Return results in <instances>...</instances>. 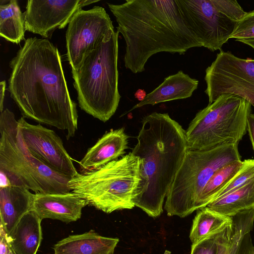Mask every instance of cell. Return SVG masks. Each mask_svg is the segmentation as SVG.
<instances>
[{"mask_svg":"<svg viewBox=\"0 0 254 254\" xmlns=\"http://www.w3.org/2000/svg\"><path fill=\"white\" fill-rule=\"evenodd\" d=\"M8 91L22 117L66 131L77 129L76 104L70 98L58 48L30 37L9 62Z\"/></svg>","mask_w":254,"mask_h":254,"instance_id":"obj_1","label":"cell"},{"mask_svg":"<svg viewBox=\"0 0 254 254\" xmlns=\"http://www.w3.org/2000/svg\"><path fill=\"white\" fill-rule=\"evenodd\" d=\"M126 42L124 63L133 73L142 72L149 59L160 52L184 54L201 47L185 21L177 0H126L107 3Z\"/></svg>","mask_w":254,"mask_h":254,"instance_id":"obj_2","label":"cell"},{"mask_svg":"<svg viewBox=\"0 0 254 254\" xmlns=\"http://www.w3.org/2000/svg\"><path fill=\"white\" fill-rule=\"evenodd\" d=\"M131 152L141 161L135 206L157 217L188 150L186 130L167 113H152L142 119Z\"/></svg>","mask_w":254,"mask_h":254,"instance_id":"obj_3","label":"cell"},{"mask_svg":"<svg viewBox=\"0 0 254 254\" xmlns=\"http://www.w3.org/2000/svg\"><path fill=\"white\" fill-rule=\"evenodd\" d=\"M111 30L97 47L71 69L73 86L80 109L102 122L115 113L121 96L118 89V37Z\"/></svg>","mask_w":254,"mask_h":254,"instance_id":"obj_4","label":"cell"},{"mask_svg":"<svg viewBox=\"0 0 254 254\" xmlns=\"http://www.w3.org/2000/svg\"><path fill=\"white\" fill-rule=\"evenodd\" d=\"M14 114L5 109L0 114V173L3 186L22 187L44 193H67L72 178L59 174L33 156L24 145Z\"/></svg>","mask_w":254,"mask_h":254,"instance_id":"obj_5","label":"cell"},{"mask_svg":"<svg viewBox=\"0 0 254 254\" xmlns=\"http://www.w3.org/2000/svg\"><path fill=\"white\" fill-rule=\"evenodd\" d=\"M140 158L131 152L99 169L78 173L68 182L72 191L88 205L106 213L130 209L140 180Z\"/></svg>","mask_w":254,"mask_h":254,"instance_id":"obj_6","label":"cell"},{"mask_svg":"<svg viewBox=\"0 0 254 254\" xmlns=\"http://www.w3.org/2000/svg\"><path fill=\"white\" fill-rule=\"evenodd\" d=\"M239 160L238 143L205 150H187L166 197L168 216L184 218L197 210L198 199L209 180L224 166Z\"/></svg>","mask_w":254,"mask_h":254,"instance_id":"obj_7","label":"cell"},{"mask_svg":"<svg viewBox=\"0 0 254 254\" xmlns=\"http://www.w3.org/2000/svg\"><path fill=\"white\" fill-rule=\"evenodd\" d=\"M252 105L244 98L225 94L200 110L186 130L188 150H205L238 143L247 131Z\"/></svg>","mask_w":254,"mask_h":254,"instance_id":"obj_8","label":"cell"},{"mask_svg":"<svg viewBox=\"0 0 254 254\" xmlns=\"http://www.w3.org/2000/svg\"><path fill=\"white\" fill-rule=\"evenodd\" d=\"M187 24L202 47L220 50L245 12L236 0H177Z\"/></svg>","mask_w":254,"mask_h":254,"instance_id":"obj_9","label":"cell"},{"mask_svg":"<svg viewBox=\"0 0 254 254\" xmlns=\"http://www.w3.org/2000/svg\"><path fill=\"white\" fill-rule=\"evenodd\" d=\"M208 104L225 94L240 96L254 107V59L221 51L205 70Z\"/></svg>","mask_w":254,"mask_h":254,"instance_id":"obj_10","label":"cell"},{"mask_svg":"<svg viewBox=\"0 0 254 254\" xmlns=\"http://www.w3.org/2000/svg\"><path fill=\"white\" fill-rule=\"evenodd\" d=\"M113 29L109 15L101 6L81 9L74 13L65 34L66 56L71 69H77L85 57Z\"/></svg>","mask_w":254,"mask_h":254,"instance_id":"obj_11","label":"cell"},{"mask_svg":"<svg viewBox=\"0 0 254 254\" xmlns=\"http://www.w3.org/2000/svg\"><path fill=\"white\" fill-rule=\"evenodd\" d=\"M17 127L25 146L35 158L54 171L72 178L78 173L61 137L53 130L41 125L18 120Z\"/></svg>","mask_w":254,"mask_h":254,"instance_id":"obj_12","label":"cell"},{"mask_svg":"<svg viewBox=\"0 0 254 254\" xmlns=\"http://www.w3.org/2000/svg\"><path fill=\"white\" fill-rule=\"evenodd\" d=\"M99 0H28L24 14L26 31L50 39L57 28L63 29L72 16L86 5Z\"/></svg>","mask_w":254,"mask_h":254,"instance_id":"obj_13","label":"cell"},{"mask_svg":"<svg viewBox=\"0 0 254 254\" xmlns=\"http://www.w3.org/2000/svg\"><path fill=\"white\" fill-rule=\"evenodd\" d=\"M86 201L76 193L33 194L32 208L40 218L60 220L65 223L76 221L81 218Z\"/></svg>","mask_w":254,"mask_h":254,"instance_id":"obj_14","label":"cell"},{"mask_svg":"<svg viewBox=\"0 0 254 254\" xmlns=\"http://www.w3.org/2000/svg\"><path fill=\"white\" fill-rule=\"evenodd\" d=\"M232 218V223L215 235L217 254H253L251 232L254 228V207L241 211Z\"/></svg>","mask_w":254,"mask_h":254,"instance_id":"obj_15","label":"cell"},{"mask_svg":"<svg viewBox=\"0 0 254 254\" xmlns=\"http://www.w3.org/2000/svg\"><path fill=\"white\" fill-rule=\"evenodd\" d=\"M128 148V136L121 127L106 132L88 149L79 162L83 173L95 171L126 153Z\"/></svg>","mask_w":254,"mask_h":254,"instance_id":"obj_16","label":"cell"},{"mask_svg":"<svg viewBox=\"0 0 254 254\" xmlns=\"http://www.w3.org/2000/svg\"><path fill=\"white\" fill-rule=\"evenodd\" d=\"M33 193L25 188L6 185L0 188V225L9 235L21 218L32 210Z\"/></svg>","mask_w":254,"mask_h":254,"instance_id":"obj_17","label":"cell"},{"mask_svg":"<svg viewBox=\"0 0 254 254\" xmlns=\"http://www.w3.org/2000/svg\"><path fill=\"white\" fill-rule=\"evenodd\" d=\"M198 80L182 70L164 78L163 82L123 115L137 108L190 97L197 88Z\"/></svg>","mask_w":254,"mask_h":254,"instance_id":"obj_18","label":"cell"},{"mask_svg":"<svg viewBox=\"0 0 254 254\" xmlns=\"http://www.w3.org/2000/svg\"><path fill=\"white\" fill-rule=\"evenodd\" d=\"M118 238L100 235L93 231L69 235L54 245V254H113Z\"/></svg>","mask_w":254,"mask_h":254,"instance_id":"obj_19","label":"cell"},{"mask_svg":"<svg viewBox=\"0 0 254 254\" xmlns=\"http://www.w3.org/2000/svg\"><path fill=\"white\" fill-rule=\"evenodd\" d=\"M42 220L32 210L26 213L9 234L15 254H36L42 240Z\"/></svg>","mask_w":254,"mask_h":254,"instance_id":"obj_20","label":"cell"},{"mask_svg":"<svg viewBox=\"0 0 254 254\" xmlns=\"http://www.w3.org/2000/svg\"><path fill=\"white\" fill-rule=\"evenodd\" d=\"M206 207L229 217L254 207V178L238 189L216 199Z\"/></svg>","mask_w":254,"mask_h":254,"instance_id":"obj_21","label":"cell"},{"mask_svg":"<svg viewBox=\"0 0 254 254\" xmlns=\"http://www.w3.org/2000/svg\"><path fill=\"white\" fill-rule=\"evenodd\" d=\"M233 222L232 217L213 211L206 207L198 210L190 229L189 238L196 244L223 230Z\"/></svg>","mask_w":254,"mask_h":254,"instance_id":"obj_22","label":"cell"},{"mask_svg":"<svg viewBox=\"0 0 254 254\" xmlns=\"http://www.w3.org/2000/svg\"><path fill=\"white\" fill-rule=\"evenodd\" d=\"M24 14L16 0L0 5V35L18 44L25 40Z\"/></svg>","mask_w":254,"mask_h":254,"instance_id":"obj_23","label":"cell"},{"mask_svg":"<svg viewBox=\"0 0 254 254\" xmlns=\"http://www.w3.org/2000/svg\"><path fill=\"white\" fill-rule=\"evenodd\" d=\"M243 161H236L218 170L209 180L198 199L196 210L206 207L240 170Z\"/></svg>","mask_w":254,"mask_h":254,"instance_id":"obj_24","label":"cell"},{"mask_svg":"<svg viewBox=\"0 0 254 254\" xmlns=\"http://www.w3.org/2000/svg\"><path fill=\"white\" fill-rule=\"evenodd\" d=\"M254 178V159L245 160L240 170L219 192L214 200L238 189Z\"/></svg>","mask_w":254,"mask_h":254,"instance_id":"obj_25","label":"cell"},{"mask_svg":"<svg viewBox=\"0 0 254 254\" xmlns=\"http://www.w3.org/2000/svg\"><path fill=\"white\" fill-rule=\"evenodd\" d=\"M254 38V10L248 12L238 21L230 39L241 40Z\"/></svg>","mask_w":254,"mask_h":254,"instance_id":"obj_26","label":"cell"},{"mask_svg":"<svg viewBox=\"0 0 254 254\" xmlns=\"http://www.w3.org/2000/svg\"><path fill=\"white\" fill-rule=\"evenodd\" d=\"M215 235L196 244H192L190 254H217Z\"/></svg>","mask_w":254,"mask_h":254,"instance_id":"obj_27","label":"cell"},{"mask_svg":"<svg viewBox=\"0 0 254 254\" xmlns=\"http://www.w3.org/2000/svg\"><path fill=\"white\" fill-rule=\"evenodd\" d=\"M0 254H15L9 236L1 225H0Z\"/></svg>","mask_w":254,"mask_h":254,"instance_id":"obj_28","label":"cell"},{"mask_svg":"<svg viewBox=\"0 0 254 254\" xmlns=\"http://www.w3.org/2000/svg\"><path fill=\"white\" fill-rule=\"evenodd\" d=\"M247 131L254 151V114H251L247 121Z\"/></svg>","mask_w":254,"mask_h":254,"instance_id":"obj_29","label":"cell"},{"mask_svg":"<svg viewBox=\"0 0 254 254\" xmlns=\"http://www.w3.org/2000/svg\"><path fill=\"white\" fill-rule=\"evenodd\" d=\"M6 87V82L5 80L2 81L0 83V112L3 111V101L4 98V93Z\"/></svg>","mask_w":254,"mask_h":254,"instance_id":"obj_30","label":"cell"},{"mask_svg":"<svg viewBox=\"0 0 254 254\" xmlns=\"http://www.w3.org/2000/svg\"><path fill=\"white\" fill-rule=\"evenodd\" d=\"M238 41L248 45L254 49V38L241 40Z\"/></svg>","mask_w":254,"mask_h":254,"instance_id":"obj_31","label":"cell"},{"mask_svg":"<svg viewBox=\"0 0 254 254\" xmlns=\"http://www.w3.org/2000/svg\"><path fill=\"white\" fill-rule=\"evenodd\" d=\"M253 254H254V252H253Z\"/></svg>","mask_w":254,"mask_h":254,"instance_id":"obj_32","label":"cell"}]
</instances>
